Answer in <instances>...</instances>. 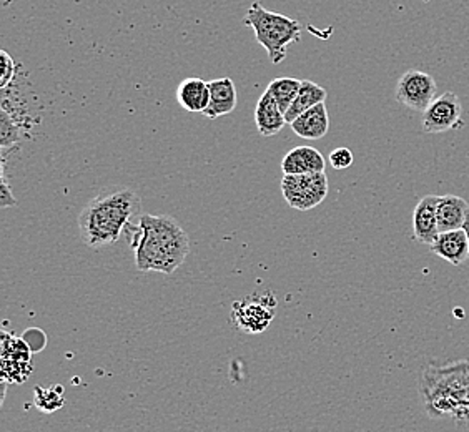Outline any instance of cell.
I'll use <instances>...</instances> for the list:
<instances>
[{
    "mask_svg": "<svg viewBox=\"0 0 469 432\" xmlns=\"http://www.w3.org/2000/svg\"><path fill=\"white\" fill-rule=\"evenodd\" d=\"M125 235L142 273L172 275L190 253L189 235L172 216L142 215L139 225L128 223Z\"/></svg>",
    "mask_w": 469,
    "mask_h": 432,
    "instance_id": "6da1fadb",
    "label": "cell"
},
{
    "mask_svg": "<svg viewBox=\"0 0 469 432\" xmlns=\"http://www.w3.org/2000/svg\"><path fill=\"white\" fill-rule=\"evenodd\" d=\"M139 195L128 188L103 191L78 216V228L89 248L101 250L109 246L125 233L128 223L140 213Z\"/></svg>",
    "mask_w": 469,
    "mask_h": 432,
    "instance_id": "7a4b0ae2",
    "label": "cell"
},
{
    "mask_svg": "<svg viewBox=\"0 0 469 432\" xmlns=\"http://www.w3.org/2000/svg\"><path fill=\"white\" fill-rule=\"evenodd\" d=\"M425 409L432 418H453L469 426V363L426 366L419 384Z\"/></svg>",
    "mask_w": 469,
    "mask_h": 432,
    "instance_id": "3957f363",
    "label": "cell"
},
{
    "mask_svg": "<svg viewBox=\"0 0 469 432\" xmlns=\"http://www.w3.org/2000/svg\"><path fill=\"white\" fill-rule=\"evenodd\" d=\"M245 26L252 27L256 42L267 51L271 64L285 60L288 45L298 42L302 26L298 20L281 13L270 12L260 2H254L245 15Z\"/></svg>",
    "mask_w": 469,
    "mask_h": 432,
    "instance_id": "277c9868",
    "label": "cell"
},
{
    "mask_svg": "<svg viewBox=\"0 0 469 432\" xmlns=\"http://www.w3.org/2000/svg\"><path fill=\"white\" fill-rule=\"evenodd\" d=\"M281 193L295 210L306 212L323 204L328 195V177L327 173H308V175H283Z\"/></svg>",
    "mask_w": 469,
    "mask_h": 432,
    "instance_id": "5b68a950",
    "label": "cell"
},
{
    "mask_svg": "<svg viewBox=\"0 0 469 432\" xmlns=\"http://www.w3.org/2000/svg\"><path fill=\"white\" fill-rule=\"evenodd\" d=\"M275 296L271 292H265L263 296H252L235 303L231 318L243 332L260 334L270 328L275 318Z\"/></svg>",
    "mask_w": 469,
    "mask_h": 432,
    "instance_id": "8992f818",
    "label": "cell"
},
{
    "mask_svg": "<svg viewBox=\"0 0 469 432\" xmlns=\"http://www.w3.org/2000/svg\"><path fill=\"white\" fill-rule=\"evenodd\" d=\"M434 76L421 70H408L398 80L396 100L413 112H425L438 97Z\"/></svg>",
    "mask_w": 469,
    "mask_h": 432,
    "instance_id": "52a82bcc",
    "label": "cell"
},
{
    "mask_svg": "<svg viewBox=\"0 0 469 432\" xmlns=\"http://www.w3.org/2000/svg\"><path fill=\"white\" fill-rule=\"evenodd\" d=\"M463 105L455 92L438 95L432 105L423 112L421 127L426 133H443L463 125Z\"/></svg>",
    "mask_w": 469,
    "mask_h": 432,
    "instance_id": "ba28073f",
    "label": "cell"
},
{
    "mask_svg": "<svg viewBox=\"0 0 469 432\" xmlns=\"http://www.w3.org/2000/svg\"><path fill=\"white\" fill-rule=\"evenodd\" d=\"M438 202L440 195H426L419 200L413 212V238L428 246H433V243L440 236L436 215Z\"/></svg>",
    "mask_w": 469,
    "mask_h": 432,
    "instance_id": "9c48e42d",
    "label": "cell"
},
{
    "mask_svg": "<svg viewBox=\"0 0 469 432\" xmlns=\"http://www.w3.org/2000/svg\"><path fill=\"white\" fill-rule=\"evenodd\" d=\"M208 87H210V105L205 110L203 116L215 120L218 116L231 114L237 108L239 93L231 78L229 76L216 78L208 82Z\"/></svg>",
    "mask_w": 469,
    "mask_h": 432,
    "instance_id": "30bf717a",
    "label": "cell"
},
{
    "mask_svg": "<svg viewBox=\"0 0 469 432\" xmlns=\"http://www.w3.org/2000/svg\"><path fill=\"white\" fill-rule=\"evenodd\" d=\"M283 175H308V173H323L325 158L313 147H296L285 155L281 160Z\"/></svg>",
    "mask_w": 469,
    "mask_h": 432,
    "instance_id": "8fae6325",
    "label": "cell"
},
{
    "mask_svg": "<svg viewBox=\"0 0 469 432\" xmlns=\"http://www.w3.org/2000/svg\"><path fill=\"white\" fill-rule=\"evenodd\" d=\"M432 252L443 258L444 261L451 263L453 267L463 265L466 260H469V243L468 236L465 229H453L440 233L438 240L433 243Z\"/></svg>",
    "mask_w": 469,
    "mask_h": 432,
    "instance_id": "7c38bea8",
    "label": "cell"
},
{
    "mask_svg": "<svg viewBox=\"0 0 469 432\" xmlns=\"http://www.w3.org/2000/svg\"><path fill=\"white\" fill-rule=\"evenodd\" d=\"M293 133L302 137L304 140H319L330 130V116L325 103L310 108L308 112L300 115L293 124H290Z\"/></svg>",
    "mask_w": 469,
    "mask_h": 432,
    "instance_id": "4fadbf2b",
    "label": "cell"
},
{
    "mask_svg": "<svg viewBox=\"0 0 469 432\" xmlns=\"http://www.w3.org/2000/svg\"><path fill=\"white\" fill-rule=\"evenodd\" d=\"M469 204L457 195H440L438 202V228L440 233L461 229L468 218Z\"/></svg>",
    "mask_w": 469,
    "mask_h": 432,
    "instance_id": "5bb4252c",
    "label": "cell"
},
{
    "mask_svg": "<svg viewBox=\"0 0 469 432\" xmlns=\"http://www.w3.org/2000/svg\"><path fill=\"white\" fill-rule=\"evenodd\" d=\"M180 107L190 114H205L210 105V87L202 78H185L177 89Z\"/></svg>",
    "mask_w": 469,
    "mask_h": 432,
    "instance_id": "9a60e30c",
    "label": "cell"
},
{
    "mask_svg": "<svg viewBox=\"0 0 469 432\" xmlns=\"http://www.w3.org/2000/svg\"><path fill=\"white\" fill-rule=\"evenodd\" d=\"M255 124L263 137H275L287 125V118L279 110V103L268 93L267 90L260 97L255 108Z\"/></svg>",
    "mask_w": 469,
    "mask_h": 432,
    "instance_id": "2e32d148",
    "label": "cell"
},
{
    "mask_svg": "<svg viewBox=\"0 0 469 432\" xmlns=\"http://www.w3.org/2000/svg\"><path fill=\"white\" fill-rule=\"evenodd\" d=\"M327 97H328V93L323 87H319L311 80H302V89L298 92L290 110L285 114L287 124L290 125L300 115H303L304 112H308L310 108L317 107L319 103H325Z\"/></svg>",
    "mask_w": 469,
    "mask_h": 432,
    "instance_id": "e0dca14e",
    "label": "cell"
},
{
    "mask_svg": "<svg viewBox=\"0 0 469 432\" xmlns=\"http://www.w3.org/2000/svg\"><path fill=\"white\" fill-rule=\"evenodd\" d=\"M300 89H302V80L293 76H279L270 82L267 92L275 99V102L279 103V110L285 115L290 110Z\"/></svg>",
    "mask_w": 469,
    "mask_h": 432,
    "instance_id": "ac0fdd59",
    "label": "cell"
},
{
    "mask_svg": "<svg viewBox=\"0 0 469 432\" xmlns=\"http://www.w3.org/2000/svg\"><path fill=\"white\" fill-rule=\"evenodd\" d=\"M64 389L61 386H52V388H36V406L44 412H53L57 409L64 406Z\"/></svg>",
    "mask_w": 469,
    "mask_h": 432,
    "instance_id": "d6986e66",
    "label": "cell"
},
{
    "mask_svg": "<svg viewBox=\"0 0 469 432\" xmlns=\"http://www.w3.org/2000/svg\"><path fill=\"white\" fill-rule=\"evenodd\" d=\"M22 139V127L17 120H13L9 112L4 108L0 110V147L2 150H7L19 143Z\"/></svg>",
    "mask_w": 469,
    "mask_h": 432,
    "instance_id": "ffe728a7",
    "label": "cell"
},
{
    "mask_svg": "<svg viewBox=\"0 0 469 432\" xmlns=\"http://www.w3.org/2000/svg\"><path fill=\"white\" fill-rule=\"evenodd\" d=\"M0 65H2V74H0V89H7L13 82L15 76V62L12 57L5 51H0Z\"/></svg>",
    "mask_w": 469,
    "mask_h": 432,
    "instance_id": "44dd1931",
    "label": "cell"
},
{
    "mask_svg": "<svg viewBox=\"0 0 469 432\" xmlns=\"http://www.w3.org/2000/svg\"><path fill=\"white\" fill-rule=\"evenodd\" d=\"M330 164L335 170L350 168V166L353 165V153H352L350 148H344V147L335 148L330 153Z\"/></svg>",
    "mask_w": 469,
    "mask_h": 432,
    "instance_id": "7402d4cb",
    "label": "cell"
},
{
    "mask_svg": "<svg viewBox=\"0 0 469 432\" xmlns=\"http://www.w3.org/2000/svg\"><path fill=\"white\" fill-rule=\"evenodd\" d=\"M4 164H2V179H0V204L2 208H11V206H17V200L13 198L12 190L7 183L5 179V170H4Z\"/></svg>",
    "mask_w": 469,
    "mask_h": 432,
    "instance_id": "603a6c76",
    "label": "cell"
},
{
    "mask_svg": "<svg viewBox=\"0 0 469 432\" xmlns=\"http://www.w3.org/2000/svg\"><path fill=\"white\" fill-rule=\"evenodd\" d=\"M463 229H465V233H466V236H468L469 243V213L468 218H466V221H465V227H463Z\"/></svg>",
    "mask_w": 469,
    "mask_h": 432,
    "instance_id": "cb8c5ba5",
    "label": "cell"
},
{
    "mask_svg": "<svg viewBox=\"0 0 469 432\" xmlns=\"http://www.w3.org/2000/svg\"><path fill=\"white\" fill-rule=\"evenodd\" d=\"M453 313H455V316H457V318H463V309L461 308H457Z\"/></svg>",
    "mask_w": 469,
    "mask_h": 432,
    "instance_id": "d4e9b609",
    "label": "cell"
}]
</instances>
